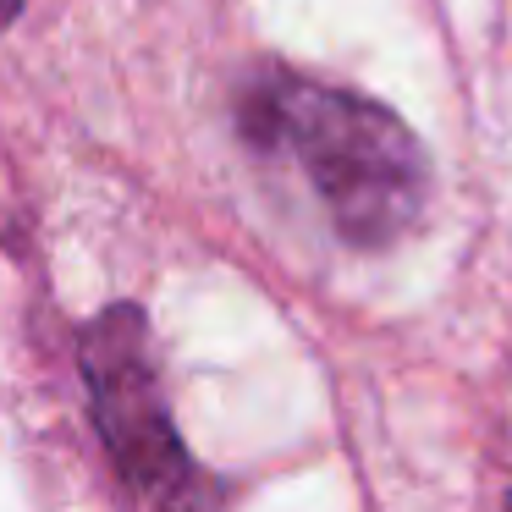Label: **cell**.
I'll return each instance as SVG.
<instances>
[{
	"label": "cell",
	"instance_id": "obj_2",
	"mask_svg": "<svg viewBox=\"0 0 512 512\" xmlns=\"http://www.w3.org/2000/svg\"><path fill=\"white\" fill-rule=\"evenodd\" d=\"M83 380H89V408L100 424V441L111 446L116 468L144 501L160 512H215L221 490L193 463L171 424L166 391H160L155 358H149V325L133 303H111L94 314L83 331Z\"/></svg>",
	"mask_w": 512,
	"mask_h": 512
},
{
	"label": "cell",
	"instance_id": "obj_4",
	"mask_svg": "<svg viewBox=\"0 0 512 512\" xmlns=\"http://www.w3.org/2000/svg\"><path fill=\"white\" fill-rule=\"evenodd\" d=\"M507 512H512V496H507Z\"/></svg>",
	"mask_w": 512,
	"mask_h": 512
},
{
	"label": "cell",
	"instance_id": "obj_3",
	"mask_svg": "<svg viewBox=\"0 0 512 512\" xmlns=\"http://www.w3.org/2000/svg\"><path fill=\"white\" fill-rule=\"evenodd\" d=\"M17 12H23V0H0V28H12Z\"/></svg>",
	"mask_w": 512,
	"mask_h": 512
},
{
	"label": "cell",
	"instance_id": "obj_1",
	"mask_svg": "<svg viewBox=\"0 0 512 512\" xmlns=\"http://www.w3.org/2000/svg\"><path fill=\"white\" fill-rule=\"evenodd\" d=\"M243 133L254 149L303 171L336 237L391 248L430 204L424 149L386 105L298 72H265L243 94Z\"/></svg>",
	"mask_w": 512,
	"mask_h": 512
}]
</instances>
